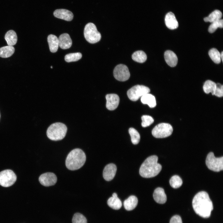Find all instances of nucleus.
Segmentation results:
<instances>
[{
    "label": "nucleus",
    "mask_w": 223,
    "mask_h": 223,
    "mask_svg": "<svg viewBox=\"0 0 223 223\" xmlns=\"http://www.w3.org/2000/svg\"><path fill=\"white\" fill-rule=\"evenodd\" d=\"M86 159V155L84 152L80 149L76 148L71 151L68 155L65 165L70 170H76L84 165Z\"/></svg>",
    "instance_id": "7ed1b4c3"
},
{
    "label": "nucleus",
    "mask_w": 223,
    "mask_h": 223,
    "mask_svg": "<svg viewBox=\"0 0 223 223\" xmlns=\"http://www.w3.org/2000/svg\"><path fill=\"white\" fill-rule=\"evenodd\" d=\"M129 132L131 138V141L132 143L135 145L138 144L139 142L140 136L138 131L133 128L129 129Z\"/></svg>",
    "instance_id": "c85d7f7f"
},
{
    "label": "nucleus",
    "mask_w": 223,
    "mask_h": 223,
    "mask_svg": "<svg viewBox=\"0 0 223 223\" xmlns=\"http://www.w3.org/2000/svg\"><path fill=\"white\" fill-rule=\"evenodd\" d=\"M192 204L196 214L204 218L210 216L213 207L207 192L201 191L197 193L193 199Z\"/></svg>",
    "instance_id": "f257e3e1"
},
{
    "label": "nucleus",
    "mask_w": 223,
    "mask_h": 223,
    "mask_svg": "<svg viewBox=\"0 0 223 223\" xmlns=\"http://www.w3.org/2000/svg\"><path fill=\"white\" fill-rule=\"evenodd\" d=\"M5 39L8 46H13L16 44L17 37L16 33L14 30H10L6 33Z\"/></svg>",
    "instance_id": "5701e85b"
},
{
    "label": "nucleus",
    "mask_w": 223,
    "mask_h": 223,
    "mask_svg": "<svg viewBox=\"0 0 223 223\" xmlns=\"http://www.w3.org/2000/svg\"><path fill=\"white\" fill-rule=\"evenodd\" d=\"M138 203V199L134 195L130 196L124 202V205L125 209L127 211L132 210L137 206Z\"/></svg>",
    "instance_id": "aec40b11"
},
{
    "label": "nucleus",
    "mask_w": 223,
    "mask_h": 223,
    "mask_svg": "<svg viewBox=\"0 0 223 223\" xmlns=\"http://www.w3.org/2000/svg\"><path fill=\"white\" fill-rule=\"evenodd\" d=\"M15 52V48L12 46H8L0 48V57L7 58L11 56Z\"/></svg>",
    "instance_id": "b1692460"
},
{
    "label": "nucleus",
    "mask_w": 223,
    "mask_h": 223,
    "mask_svg": "<svg viewBox=\"0 0 223 223\" xmlns=\"http://www.w3.org/2000/svg\"><path fill=\"white\" fill-rule=\"evenodd\" d=\"M150 91V89L146 86L137 85L128 90L127 95L130 100L135 101L144 94L149 93Z\"/></svg>",
    "instance_id": "6e6552de"
},
{
    "label": "nucleus",
    "mask_w": 223,
    "mask_h": 223,
    "mask_svg": "<svg viewBox=\"0 0 223 223\" xmlns=\"http://www.w3.org/2000/svg\"><path fill=\"white\" fill-rule=\"evenodd\" d=\"M158 157L155 155L147 158L142 164L139 173L142 177L151 178L157 175L162 169V166L158 163Z\"/></svg>",
    "instance_id": "f03ea898"
},
{
    "label": "nucleus",
    "mask_w": 223,
    "mask_h": 223,
    "mask_svg": "<svg viewBox=\"0 0 223 223\" xmlns=\"http://www.w3.org/2000/svg\"><path fill=\"white\" fill-rule=\"evenodd\" d=\"M47 41L50 51L52 53L56 52L59 46L58 38L54 35L50 34L47 37Z\"/></svg>",
    "instance_id": "412c9836"
},
{
    "label": "nucleus",
    "mask_w": 223,
    "mask_h": 223,
    "mask_svg": "<svg viewBox=\"0 0 223 223\" xmlns=\"http://www.w3.org/2000/svg\"><path fill=\"white\" fill-rule=\"evenodd\" d=\"M165 60L167 63L171 67H174L177 64L178 59L176 54L172 51L167 50L164 53Z\"/></svg>",
    "instance_id": "a211bd4d"
},
{
    "label": "nucleus",
    "mask_w": 223,
    "mask_h": 223,
    "mask_svg": "<svg viewBox=\"0 0 223 223\" xmlns=\"http://www.w3.org/2000/svg\"><path fill=\"white\" fill-rule=\"evenodd\" d=\"M170 223H182L181 217L179 215L173 216L171 219Z\"/></svg>",
    "instance_id": "c9c22d12"
},
{
    "label": "nucleus",
    "mask_w": 223,
    "mask_h": 223,
    "mask_svg": "<svg viewBox=\"0 0 223 223\" xmlns=\"http://www.w3.org/2000/svg\"><path fill=\"white\" fill-rule=\"evenodd\" d=\"M173 131V127L170 124L163 123L155 126L152 130V134L155 138H163L170 136Z\"/></svg>",
    "instance_id": "0eeeda50"
},
{
    "label": "nucleus",
    "mask_w": 223,
    "mask_h": 223,
    "mask_svg": "<svg viewBox=\"0 0 223 223\" xmlns=\"http://www.w3.org/2000/svg\"><path fill=\"white\" fill-rule=\"evenodd\" d=\"M153 197L155 202L160 204H164L167 201L166 195L162 188L158 187L155 190Z\"/></svg>",
    "instance_id": "f3484780"
},
{
    "label": "nucleus",
    "mask_w": 223,
    "mask_h": 223,
    "mask_svg": "<svg viewBox=\"0 0 223 223\" xmlns=\"http://www.w3.org/2000/svg\"><path fill=\"white\" fill-rule=\"evenodd\" d=\"M84 33L85 39L90 43H97L101 39V34L98 31L95 25L92 23H89L86 25Z\"/></svg>",
    "instance_id": "39448f33"
},
{
    "label": "nucleus",
    "mask_w": 223,
    "mask_h": 223,
    "mask_svg": "<svg viewBox=\"0 0 223 223\" xmlns=\"http://www.w3.org/2000/svg\"><path fill=\"white\" fill-rule=\"evenodd\" d=\"M40 183L45 186H49L55 184L57 181L56 175L53 173L47 172L41 175L39 178Z\"/></svg>",
    "instance_id": "9b49d317"
},
{
    "label": "nucleus",
    "mask_w": 223,
    "mask_h": 223,
    "mask_svg": "<svg viewBox=\"0 0 223 223\" xmlns=\"http://www.w3.org/2000/svg\"><path fill=\"white\" fill-rule=\"evenodd\" d=\"M113 75L117 80L121 81L127 80L130 77V73L128 67L123 64L117 65L113 71Z\"/></svg>",
    "instance_id": "9d476101"
},
{
    "label": "nucleus",
    "mask_w": 223,
    "mask_h": 223,
    "mask_svg": "<svg viewBox=\"0 0 223 223\" xmlns=\"http://www.w3.org/2000/svg\"><path fill=\"white\" fill-rule=\"evenodd\" d=\"M16 176L12 170L7 169L0 172V185L4 187L12 186L16 180Z\"/></svg>",
    "instance_id": "1a4fd4ad"
},
{
    "label": "nucleus",
    "mask_w": 223,
    "mask_h": 223,
    "mask_svg": "<svg viewBox=\"0 0 223 223\" xmlns=\"http://www.w3.org/2000/svg\"><path fill=\"white\" fill-rule=\"evenodd\" d=\"M216 87L214 95L219 97L223 95V85L220 83L216 84Z\"/></svg>",
    "instance_id": "f704fd0d"
},
{
    "label": "nucleus",
    "mask_w": 223,
    "mask_h": 223,
    "mask_svg": "<svg viewBox=\"0 0 223 223\" xmlns=\"http://www.w3.org/2000/svg\"><path fill=\"white\" fill-rule=\"evenodd\" d=\"M165 22L167 27L170 29H175L178 26V22L174 14L171 12H168L166 15Z\"/></svg>",
    "instance_id": "2eb2a0df"
},
{
    "label": "nucleus",
    "mask_w": 223,
    "mask_h": 223,
    "mask_svg": "<svg viewBox=\"0 0 223 223\" xmlns=\"http://www.w3.org/2000/svg\"><path fill=\"white\" fill-rule=\"evenodd\" d=\"M59 46L63 49L70 48L72 44V40L68 34L64 33L61 34L58 38Z\"/></svg>",
    "instance_id": "dca6fc26"
},
{
    "label": "nucleus",
    "mask_w": 223,
    "mask_h": 223,
    "mask_svg": "<svg viewBox=\"0 0 223 223\" xmlns=\"http://www.w3.org/2000/svg\"><path fill=\"white\" fill-rule=\"evenodd\" d=\"M106 107L109 110H113L118 107L120 101L119 96L116 94H108L106 95Z\"/></svg>",
    "instance_id": "f8f14e48"
},
{
    "label": "nucleus",
    "mask_w": 223,
    "mask_h": 223,
    "mask_svg": "<svg viewBox=\"0 0 223 223\" xmlns=\"http://www.w3.org/2000/svg\"><path fill=\"white\" fill-rule=\"evenodd\" d=\"M112 196L109 198L107 203L109 207L115 210L120 209L121 207L122 204L120 199L118 197L116 193H113Z\"/></svg>",
    "instance_id": "6ab92c4d"
},
{
    "label": "nucleus",
    "mask_w": 223,
    "mask_h": 223,
    "mask_svg": "<svg viewBox=\"0 0 223 223\" xmlns=\"http://www.w3.org/2000/svg\"><path fill=\"white\" fill-rule=\"evenodd\" d=\"M51 68H53L52 66H51L50 67Z\"/></svg>",
    "instance_id": "4c0bfd02"
},
{
    "label": "nucleus",
    "mask_w": 223,
    "mask_h": 223,
    "mask_svg": "<svg viewBox=\"0 0 223 223\" xmlns=\"http://www.w3.org/2000/svg\"><path fill=\"white\" fill-rule=\"evenodd\" d=\"M222 16L221 12L219 10H216L210 14L208 16L205 17L204 20L205 22H209L212 23L221 19Z\"/></svg>",
    "instance_id": "bb28decb"
},
{
    "label": "nucleus",
    "mask_w": 223,
    "mask_h": 223,
    "mask_svg": "<svg viewBox=\"0 0 223 223\" xmlns=\"http://www.w3.org/2000/svg\"><path fill=\"white\" fill-rule=\"evenodd\" d=\"M223 27V20L222 19H220L214 21L209 26L208 31L210 33H214L218 28H222Z\"/></svg>",
    "instance_id": "2f4dec72"
},
{
    "label": "nucleus",
    "mask_w": 223,
    "mask_h": 223,
    "mask_svg": "<svg viewBox=\"0 0 223 223\" xmlns=\"http://www.w3.org/2000/svg\"><path fill=\"white\" fill-rule=\"evenodd\" d=\"M82 56V54L80 52L69 53L65 56V60L67 62L76 61L80 59Z\"/></svg>",
    "instance_id": "7c9ffc66"
},
{
    "label": "nucleus",
    "mask_w": 223,
    "mask_h": 223,
    "mask_svg": "<svg viewBox=\"0 0 223 223\" xmlns=\"http://www.w3.org/2000/svg\"><path fill=\"white\" fill-rule=\"evenodd\" d=\"M209 55L212 60L216 63H219L221 62L220 53L216 48L211 49L208 52Z\"/></svg>",
    "instance_id": "cd10ccee"
},
{
    "label": "nucleus",
    "mask_w": 223,
    "mask_h": 223,
    "mask_svg": "<svg viewBox=\"0 0 223 223\" xmlns=\"http://www.w3.org/2000/svg\"><path fill=\"white\" fill-rule=\"evenodd\" d=\"M141 100L143 104H147L151 108L154 107L156 105L155 96L149 93L142 96L141 97Z\"/></svg>",
    "instance_id": "4be33fe9"
},
{
    "label": "nucleus",
    "mask_w": 223,
    "mask_h": 223,
    "mask_svg": "<svg viewBox=\"0 0 223 223\" xmlns=\"http://www.w3.org/2000/svg\"></svg>",
    "instance_id": "58836bf2"
},
{
    "label": "nucleus",
    "mask_w": 223,
    "mask_h": 223,
    "mask_svg": "<svg viewBox=\"0 0 223 223\" xmlns=\"http://www.w3.org/2000/svg\"><path fill=\"white\" fill-rule=\"evenodd\" d=\"M132 58L135 61L139 63H143L146 60L147 56L143 51L138 50L133 54Z\"/></svg>",
    "instance_id": "393cba45"
},
{
    "label": "nucleus",
    "mask_w": 223,
    "mask_h": 223,
    "mask_svg": "<svg viewBox=\"0 0 223 223\" xmlns=\"http://www.w3.org/2000/svg\"><path fill=\"white\" fill-rule=\"evenodd\" d=\"M216 87V85L214 82L210 80L206 81L203 86L204 92L207 94L211 93L214 95Z\"/></svg>",
    "instance_id": "a878e982"
},
{
    "label": "nucleus",
    "mask_w": 223,
    "mask_h": 223,
    "mask_svg": "<svg viewBox=\"0 0 223 223\" xmlns=\"http://www.w3.org/2000/svg\"><path fill=\"white\" fill-rule=\"evenodd\" d=\"M117 170L116 166L111 163L106 165L104 168L103 176L107 181L112 180L115 177Z\"/></svg>",
    "instance_id": "ddd939ff"
},
{
    "label": "nucleus",
    "mask_w": 223,
    "mask_h": 223,
    "mask_svg": "<svg viewBox=\"0 0 223 223\" xmlns=\"http://www.w3.org/2000/svg\"><path fill=\"white\" fill-rule=\"evenodd\" d=\"M142 125L143 127H146L150 126L154 121L153 118L148 115H143L142 116Z\"/></svg>",
    "instance_id": "72a5a7b5"
},
{
    "label": "nucleus",
    "mask_w": 223,
    "mask_h": 223,
    "mask_svg": "<svg viewBox=\"0 0 223 223\" xmlns=\"http://www.w3.org/2000/svg\"><path fill=\"white\" fill-rule=\"evenodd\" d=\"M171 186L174 188H177L180 187L182 184V181L181 178L178 175L172 176L169 180Z\"/></svg>",
    "instance_id": "c756f323"
},
{
    "label": "nucleus",
    "mask_w": 223,
    "mask_h": 223,
    "mask_svg": "<svg viewBox=\"0 0 223 223\" xmlns=\"http://www.w3.org/2000/svg\"><path fill=\"white\" fill-rule=\"evenodd\" d=\"M53 15L58 18L67 21H71L73 17V15L71 11L63 9L56 10L54 12Z\"/></svg>",
    "instance_id": "4468645a"
},
{
    "label": "nucleus",
    "mask_w": 223,
    "mask_h": 223,
    "mask_svg": "<svg viewBox=\"0 0 223 223\" xmlns=\"http://www.w3.org/2000/svg\"><path fill=\"white\" fill-rule=\"evenodd\" d=\"M220 56L221 58L223 61V52L222 51L221 53L220 54Z\"/></svg>",
    "instance_id": "e433bc0d"
},
{
    "label": "nucleus",
    "mask_w": 223,
    "mask_h": 223,
    "mask_svg": "<svg viewBox=\"0 0 223 223\" xmlns=\"http://www.w3.org/2000/svg\"><path fill=\"white\" fill-rule=\"evenodd\" d=\"M67 130L63 123L57 122L50 125L48 128L46 134L48 138L53 141L60 140L65 137Z\"/></svg>",
    "instance_id": "20e7f679"
},
{
    "label": "nucleus",
    "mask_w": 223,
    "mask_h": 223,
    "mask_svg": "<svg viewBox=\"0 0 223 223\" xmlns=\"http://www.w3.org/2000/svg\"><path fill=\"white\" fill-rule=\"evenodd\" d=\"M206 164L209 169L216 172L223 169V157H216L213 152L209 153L206 160Z\"/></svg>",
    "instance_id": "423d86ee"
},
{
    "label": "nucleus",
    "mask_w": 223,
    "mask_h": 223,
    "mask_svg": "<svg viewBox=\"0 0 223 223\" xmlns=\"http://www.w3.org/2000/svg\"><path fill=\"white\" fill-rule=\"evenodd\" d=\"M72 223H87L86 218L82 214L77 213L75 214L72 219Z\"/></svg>",
    "instance_id": "473e14b6"
}]
</instances>
